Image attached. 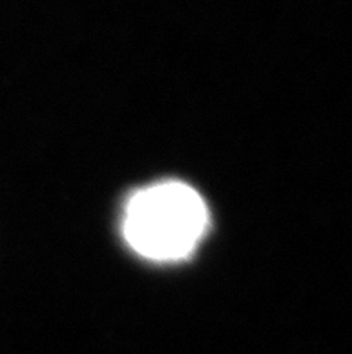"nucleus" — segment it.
Listing matches in <instances>:
<instances>
[{
	"instance_id": "f257e3e1",
	"label": "nucleus",
	"mask_w": 352,
	"mask_h": 354,
	"mask_svg": "<svg viewBox=\"0 0 352 354\" xmlns=\"http://www.w3.org/2000/svg\"><path fill=\"white\" fill-rule=\"evenodd\" d=\"M209 229V209L182 182H160L129 198L122 234L137 254L153 261L191 256Z\"/></svg>"
}]
</instances>
